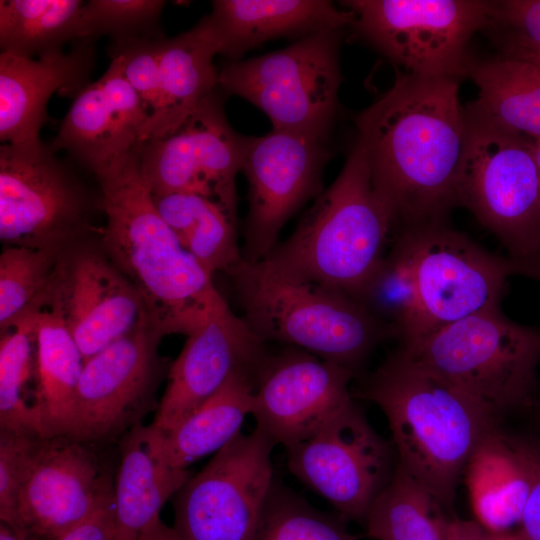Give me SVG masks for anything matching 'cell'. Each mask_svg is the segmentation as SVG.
Listing matches in <instances>:
<instances>
[{
  "instance_id": "1",
  "label": "cell",
  "mask_w": 540,
  "mask_h": 540,
  "mask_svg": "<svg viewBox=\"0 0 540 540\" xmlns=\"http://www.w3.org/2000/svg\"><path fill=\"white\" fill-rule=\"evenodd\" d=\"M459 81L398 73L391 88L356 118L357 140L393 233L446 223L459 206L468 131Z\"/></svg>"
},
{
  "instance_id": "2",
  "label": "cell",
  "mask_w": 540,
  "mask_h": 540,
  "mask_svg": "<svg viewBox=\"0 0 540 540\" xmlns=\"http://www.w3.org/2000/svg\"><path fill=\"white\" fill-rule=\"evenodd\" d=\"M362 304L409 348L438 330L499 306L512 261L446 223L393 233Z\"/></svg>"
},
{
  "instance_id": "3",
  "label": "cell",
  "mask_w": 540,
  "mask_h": 540,
  "mask_svg": "<svg viewBox=\"0 0 540 540\" xmlns=\"http://www.w3.org/2000/svg\"><path fill=\"white\" fill-rule=\"evenodd\" d=\"M95 179L106 218L101 247L138 291L155 331L188 336L227 305L213 275L158 213L136 148Z\"/></svg>"
},
{
  "instance_id": "4",
  "label": "cell",
  "mask_w": 540,
  "mask_h": 540,
  "mask_svg": "<svg viewBox=\"0 0 540 540\" xmlns=\"http://www.w3.org/2000/svg\"><path fill=\"white\" fill-rule=\"evenodd\" d=\"M357 394L384 413L397 461L451 508L472 453L499 419L400 347L365 378Z\"/></svg>"
},
{
  "instance_id": "5",
  "label": "cell",
  "mask_w": 540,
  "mask_h": 540,
  "mask_svg": "<svg viewBox=\"0 0 540 540\" xmlns=\"http://www.w3.org/2000/svg\"><path fill=\"white\" fill-rule=\"evenodd\" d=\"M393 231L356 139L335 181L314 199L291 236L260 262L279 276L362 303L381 269Z\"/></svg>"
},
{
  "instance_id": "6",
  "label": "cell",
  "mask_w": 540,
  "mask_h": 540,
  "mask_svg": "<svg viewBox=\"0 0 540 540\" xmlns=\"http://www.w3.org/2000/svg\"><path fill=\"white\" fill-rule=\"evenodd\" d=\"M231 277L241 317L264 343H284L359 375L394 330L357 300L322 286L288 279L243 258Z\"/></svg>"
},
{
  "instance_id": "7",
  "label": "cell",
  "mask_w": 540,
  "mask_h": 540,
  "mask_svg": "<svg viewBox=\"0 0 540 540\" xmlns=\"http://www.w3.org/2000/svg\"><path fill=\"white\" fill-rule=\"evenodd\" d=\"M400 348L498 419L532 399L540 364V329L510 320L500 306L458 320L412 347Z\"/></svg>"
},
{
  "instance_id": "8",
  "label": "cell",
  "mask_w": 540,
  "mask_h": 540,
  "mask_svg": "<svg viewBox=\"0 0 540 540\" xmlns=\"http://www.w3.org/2000/svg\"><path fill=\"white\" fill-rule=\"evenodd\" d=\"M467 112V111H466ZM457 196L516 262L540 252V171L534 140L470 115Z\"/></svg>"
},
{
  "instance_id": "9",
  "label": "cell",
  "mask_w": 540,
  "mask_h": 540,
  "mask_svg": "<svg viewBox=\"0 0 540 540\" xmlns=\"http://www.w3.org/2000/svg\"><path fill=\"white\" fill-rule=\"evenodd\" d=\"M342 30L317 32L281 50L227 62L218 86L263 111L273 129L328 137L342 82Z\"/></svg>"
},
{
  "instance_id": "10",
  "label": "cell",
  "mask_w": 540,
  "mask_h": 540,
  "mask_svg": "<svg viewBox=\"0 0 540 540\" xmlns=\"http://www.w3.org/2000/svg\"><path fill=\"white\" fill-rule=\"evenodd\" d=\"M351 26L406 73L460 80L473 36L491 24L493 1L349 0Z\"/></svg>"
},
{
  "instance_id": "11",
  "label": "cell",
  "mask_w": 540,
  "mask_h": 540,
  "mask_svg": "<svg viewBox=\"0 0 540 540\" xmlns=\"http://www.w3.org/2000/svg\"><path fill=\"white\" fill-rule=\"evenodd\" d=\"M42 141L0 148L4 246L64 252L89 230L95 205L74 167Z\"/></svg>"
},
{
  "instance_id": "12",
  "label": "cell",
  "mask_w": 540,
  "mask_h": 540,
  "mask_svg": "<svg viewBox=\"0 0 540 540\" xmlns=\"http://www.w3.org/2000/svg\"><path fill=\"white\" fill-rule=\"evenodd\" d=\"M275 444L240 432L172 497L179 540H254L276 483Z\"/></svg>"
},
{
  "instance_id": "13",
  "label": "cell",
  "mask_w": 540,
  "mask_h": 540,
  "mask_svg": "<svg viewBox=\"0 0 540 540\" xmlns=\"http://www.w3.org/2000/svg\"><path fill=\"white\" fill-rule=\"evenodd\" d=\"M162 338L145 313L133 330L84 360L63 437L109 443L157 410L171 365L158 352Z\"/></svg>"
},
{
  "instance_id": "14",
  "label": "cell",
  "mask_w": 540,
  "mask_h": 540,
  "mask_svg": "<svg viewBox=\"0 0 540 540\" xmlns=\"http://www.w3.org/2000/svg\"><path fill=\"white\" fill-rule=\"evenodd\" d=\"M286 450L290 473L347 521L365 523L397 464L392 442L372 427L354 401L310 438Z\"/></svg>"
},
{
  "instance_id": "15",
  "label": "cell",
  "mask_w": 540,
  "mask_h": 540,
  "mask_svg": "<svg viewBox=\"0 0 540 540\" xmlns=\"http://www.w3.org/2000/svg\"><path fill=\"white\" fill-rule=\"evenodd\" d=\"M218 87L175 130L136 147L152 195L191 192L237 208L235 179L250 137L229 124Z\"/></svg>"
},
{
  "instance_id": "16",
  "label": "cell",
  "mask_w": 540,
  "mask_h": 540,
  "mask_svg": "<svg viewBox=\"0 0 540 540\" xmlns=\"http://www.w3.org/2000/svg\"><path fill=\"white\" fill-rule=\"evenodd\" d=\"M331 155L328 137L277 129L250 137L242 166L249 185L245 261L263 260L289 218L322 193V172Z\"/></svg>"
},
{
  "instance_id": "17",
  "label": "cell",
  "mask_w": 540,
  "mask_h": 540,
  "mask_svg": "<svg viewBox=\"0 0 540 540\" xmlns=\"http://www.w3.org/2000/svg\"><path fill=\"white\" fill-rule=\"evenodd\" d=\"M355 377L350 369L296 347L268 352L252 394L255 428L286 449L307 440L353 401Z\"/></svg>"
},
{
  "instance_id": "18",
  "label": "cell",
  "mask_w": 540,
  "mask_h": 540,
  "mask_svg": "<svg viewBox=\"0 0 540 540\" xmlns=\"http://www.w3.org/2000/svg\"><path fill=\"white\" fill-rule=\"evenodd\" d=\"M76 244L61 254L44 307L60 315L86 360L133 330L145 310L102 247Z\"/></svg>"
},
{
  "instance_id": "19",
  "label": "cell",
  "mask_w": 540,
  "mask_h": 540,
  "mask_svg": "<svg viewBox=\"0 0 540 540\" xmlns=\"http://www.w3.org/2000/svg\"><path fill=\"white\" fill-rule=\"evenodd\" d=\"M93 446L41 439L19 497L22 524L36 540H56L113 500L112 476Z\"/></svg>"
},
{
  "instance_id": "20",
  "label": "cell",
  "mask_w": 540,
  "mask_h": 540,
  "mask_svg": "<svg viewBox=\"0 0 540 540\" xmlns=\"http://www.w3.org/2000/svg\"><path fill=\"white\" fill-rule=\"evenodd\" d=\"M268 351L228 304L187 336L171 363L153 424L168 431L239 371L257 372Z\"/></svg>"
},
{
  "instance_id": "21",
  "label": "cell",
  "mask_w": 540,
  "mask_h": 540,
  "mask_svg": "<svg viewBox=\"0 0 540 540\" xmlns=\"http://www.w3.org/2000/svg\"><path fill=\"white\" fill-rule=\"evenodd\" d=\"M148 120L112 58L105 73L76 95L50 147L95 177L137 147Z\"/></svg>"
},
{
  "instance_id": "22",
  "label": "cell",
  "mask_w": 540,
  "mask_h": 540,
  "mask_svg": "<svg viewBox=\"0 0 540 540\" xmlns=\"http://www.w3.org/2000/svg\"><path fill=\"white\" fill-rule=\"evenodd\" d=\"M95 40L73 43L69 52L59 51L37 59L0 54V139L8 145L41 142L47 103L59 92L75 98L89 83L93 70Z\"/></svg>"
},
{
  "instance_id": "23",
  "label": "cell",
  "mask_w": 540,
  "mask_h": 540,
  "mask_svg": "<svg viewBox=\"0 0 540 540\" xmlns=\"http://www.w3.org/2000/svg\"><path fill=\"white\" fill-rule=\"evenodd\" d=\"M120 463L114 485L112 540H138L160 520V511L192 476L166 459L162 430L140 423L119 439Z\"/></svg>"
},
{
  "instance_id": "24",
  "label": "cell",
  "mask_w": 540,
  "mask_h": 540,
  "mask_svg": "<svg viewBox=\"0 0 540 540\" xmlns=\"http://www.w3.org/2000/svg\"><path fill=\"white\" fill-rule=\"evenodd\" d=\"M205 20L229 62L266 41L351 26L353 15L326 0H215Z\"/></svg>"
},
{
  "instance_id": "25",
  "label": "cell",
  "mask_w": 540,
  "mask_h": 540,
  "mask_svg": "<svg viewBox=\"0 0 540 540\" xmlns=\"http://www.w3.org/2000/svg\"><path fill=\"white\" fill-rule=\"evenodd\" d=\"M216 55L218 44L205 18L190 30L163 39L159 108L148 120L140 143L175 130L219 87Z\"/></svg>"
},
{
  "instance_id": "26",
  "label": "cell",
  "mask_w": 540,
  "mask_h": 540,
  "mask_svg": "<svg viewBox=\"0 0 540 540\" xmlns=\"http://www.w3.org/2000/svg\"><path fill=\"white\" fill-rule=\"evenodd\" d=\"M465 481L477 522L494 533L520 527L531 474L518 438L497 428L472 453Z\"/></svg>"
},
{
  "instance_id": "27",
  "label": "cell",
  "mask_w": 540,
  "mask_h": 540,
  "mask_svg": "<svg viewBox=\"0 0 540 540\" xmlns=\"http://www.w3.org/2000/svg\"><path fill=\"white\" fill-rule=\"evenodd\" d=\"M467 76L478 89L476 99L465 106L470 115L540 139V65L499 54L473 59Z\"/></svg>"
},
{
  "instance_id": "28",
  "label": "cell",
  "mask_w": 540,
  "mask_h": 540,
  "mask_svg": "<svg viewBox=\"0 0 540 540\" xmlns=\"http://www.w3.org/2000/svg\"><path fill=\"white\" fill-rule=\"evenodd\" d=\"M257 372H236L176 426L162 431L164 453L172 466L187 469L194 461L218 452L241 432L244 419L251 415Z\"/></svg>"
},
{
  "instance_id": "29",
  "label": "cell",
  "mask_w": 540,
  "mask_h": 540,
  "mask_svg": "<svg viewBox=\"0 0 540 540\" xmlns=\"http://www.w3.org/2000/svg\"><path fill=\"white\" fill-rule=\"evenodd\" d=\"M152 198L182 246L212 275L219 271L228 273L242 260L236 237L237 208L191 192Z\"/></svg>"
},
{
  "instance_id": "30",
  "label": "cell",
  "mask_w": 540,
  "mask_h": 540,
  "mask_svg": "<svg viewBox=\"0 0 540 540\" xmlns=\"http://www.w3.org/2000/svg\"><path fill=\"white\" fill-rule=\"evenodd\" d=\"M35 407L45 437H63L84 358L60 315L40 310L35 331Z\"/></svg>"
},
{
  "instance_id": "31",
  "label": "cell",
  "mask_w": 540,
  "mask_h": 540,
  "mask_svg": "<svg viewBox=\"0 0 540 540\" xmlns=\"http://www.w3.org/2000/svg\"><path fill=\"white\" fill-rule=\"evenodd\" d=\"M436 496L398 461L365 519L374 540H449L452 520Z\"/></svg>"
},
{
  "instance_id": "32",
  "label": "cell",
  "mask_w": 540,
  "mask_h": 540,
  "mask_svg": "<svg viewBox=\"0 0 540 540\" xmlns=\"http://www.w3.org/2000/svg\"><path fill=\"white\" fill-rule=\"evenodd\" d=\"M79 0H1V52L26 58L63 50L68 42L86 39Z\"/></svg>"
},
{
  "instance_id": "33",
  "label": "cell",
  "mask_w": 540,
  "mask_h": 540,
  "mask_svg": "<svg viewBox=\"0 0 540 540\" xmlns=\"http://www.w3.org/2000/svg\"><path fill=\"white\" fill-rule=\"evenodd\" d=\"M40 311L25 317L0 339V430L45 437L39 415L23 397L35 374V331Z\"/></svg>"
},
{
  "instance_id": "34",
  "label": "cell",
  "mask_w": 540,
  "mask_h": 540,
  "mask_svg": "<svg viewBox=\"0 0 540 540\" xmlns=\"http://www.w3.org/2000/svg\"><path fill=\"white\" fill-rule=\"evenodd\" d=\"M62 253L4 246L0 255L1 333L44 308Z\"/></svg>"
},
{
  "instance_id": "35",
  "label": "cell",
  "mask_w": 540,
  "mask_h": 540,
  "mask_svg": "<svg viewBox=\"0 0 540 540\" xmlns=\"http://www.w3.org/2000/svg\"><path fill=\"white\" fill-rule=\"evenodd\" d=\"M346 522L276 481L254 540H359Z\"/></svg>"
},
{
  "instance_id": "36",
  "label": "cell",
  "mask_w": 540,
  "mask_h": 540,
  "mask_svg": "<svg viewBox=\"0 0 540 540\" xmlns=\"http://www.w3.org/2000/svg\"><path fill=\"white\" fill-rule=\"evenodd\" d=\"M162 0H91L84 4L87 40L107 35L113 43L137 38L164 37L160 18Z\"/></svg>"
},
{
  "instance_id": "37",
  "label": "cell",
  "mask_w": 540,
  "mask_h": 540,
  "mask_svg": "<svg viewBox=\"0 0 540 540\" xmlns=\"http://www.w3.org/2000/svg\"><path fill=\"white\" fill-rule=\"evenodd\" d=\"M42 438L0 430V520L16 532L28 533L19 515V497Z\"/></svg>"
},
{
  "instance_id": "38",
  "label": "cell",
  "mask_w": 540,
  "mask_h": 540,
  "mask_svg": "<svg viewBox=\"0 0 540 540\" xmlns=\"http://www.w3.org/2000/svg\"><path fill=\"white\" fill-rule=\"evenodd\" d=\"M137 38L112 43L109 53L117 59L122 74L149 112V119L160 103V62L163 39Z\"/></svg>"
},
{
  "instance_id": "39",
  "label": "cell",
  "mask_w": 540,
  "mask_h": 540,
  "mask_svg": "<svg viewBox=\"0 0 540 540\" xmlns=\"http://www.w3.org/2000/svg\"><path fill=\"white\" fill-rule=\"evenodd\" d=\"M488 31L503 32L540 45V0L493 1Z\"/></svg>"
},
{
  "instance_id": "40",
  "label": "cell",
  "mask_w": 540,
  "mask_h": 540,
  "mask_svg": "<svg viewBox=\"0 0 540 540\" xmlns=\"http://www.w3.org/2000/svg\"><path fill=\"white\" fill-rule=\"evenodd\" d=\"M517 438L531 474V487L518 532L523 540H540V443Z\"/></svg>"
},
{
  "instance_id": "41",
  "label": "cell",
  "mask_w": 540,
  "mask_h": 540,
  "mask_svg": "<svg viewBox=\"0 0 540 540\" xmlns=\"http://www.w3.org/2000/svg\"><path fill=\"white\" fill-rule=\"evenodd\" d=\"M113 535L114 507L113 500H111L56 540H112Z\"/></svg>"
},
{
  "instance_id": "42",
  "label": "cell",
  "mask_w": 540,
  "mask_h": 540,
  "mask_svg": "<svg viewBox=\"0 0 540 540\" xmlns=\"http://www.w3.org/2000/svg\"><path fill=\"white\" fill-rule=\"evenodd\" d=\"M490 34L493 36L494 43L500 51L499 54L531 61L540 65V45L503 32L491 31Z\"/></svg>"
},
{
  "instance_id": "43",
  "label": "cell",
  "mask_w": 540,
  "mask_h": 540,
  "mask_svg": "<svg viewBox=\"0 0 540 540\" xmlns=\"http://www.w3.org/2000/svg\"><path fill=\"white\" fill-rule=\"evenodd\" d=\"M510 533L490 532L477 521L454 518L449 540H507Z\"/></svg>"
},
{
  "instance_id": "44",
  "label": "cell",
  "mask_w": 540,
  "mask_h": 540,
  "mask_svg": "<svg viewBox=\"0 0 540 540\" xmlns=\"http://www.w3.org/2000/svg\"><path fill=\"white\" fill-rule=\"evenodd\" d=\"M512 264L515 275H522L540 282V252L522 261H512Z\"/></svg>"
},
{
  "instance_id": "45",
  "label": "cell",
  "mask_w": 540,
  "mask_h": 540,
  "mask_svg": "<svg viewBox=\"0 0 540 540\" xmlns=\"http://www.w3.org/2000/svg\"><path fill=\"white\" fill-rule=\"evenodd\" d=\"M138 540H179L172 527L167 526L161 519L146 530Z\"/></svg>"
},
{
  "instance_id": "46",
  "label": "cell",
  "mask_w": 540,
  "mask_h": 540,
  "mask_svg": "<svg viewBox=\"0 0 540 540\" xmlns=\"http://www.w3.org/2000/svg\"><path fill=\"white\" fill-rule=\"evenodd\" d=\"M0 540H36L28 533L16 532L9 526L0 523Z\"/></svg>"
},
{
  "instance_id": "47",
  "label": "cell",
  "mask_w": 540,
  "mask_h": 540,
  "mask_svg": "<svg viewBox=\"0 0 540 540\" xmlns=\"http://www.w3.org/2000/svg\"><path fill=\"white\" fill-rule=\"evenodd\" d=\"M534 153L540 171V139L534 140Z\"/></svg>"
},
{
  "instance_id": "48",
  "label": "cell",
  "mask_w": 540,
  "mask_h": 540,
  "mask_svg": "<svg viewBox=\"0 0 540 540\" xmlns=\"http://www.w3.org/2000/svg\"><path fill=\"white\" fill-rule=\"evenodd\" d=\"M507 540H523L518 531L511 532Z\"/></svg>"
}]
</instances>
